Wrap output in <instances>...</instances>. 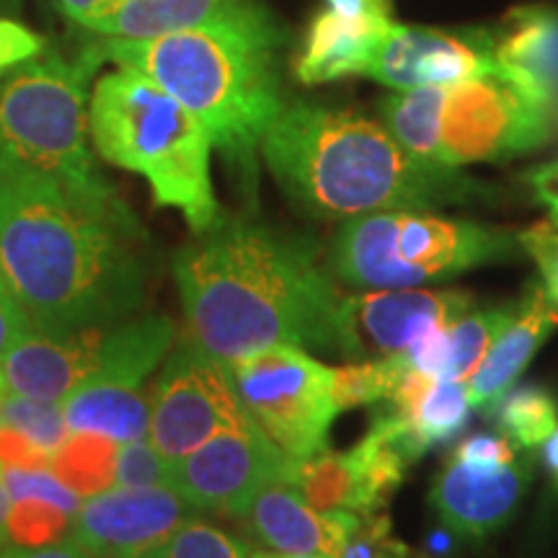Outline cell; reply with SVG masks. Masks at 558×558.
Wrapping results in <instances>:
<instances>
[{"mask_svg": "<svg viewBox=\"0 0 558 558\" xmlns=\"http://www.w3.org/2000/svg\"><path fill=\"white\" fill-rule=\"evenodd\" d=\"M120 194L88 197L0 158V279L34 331L62 337L135 316L148 269Z\"/></svg>", "mask_w": 558, "mask_h": 558, "instance_id": "cell-1", "label": "cell"}, {"mask_svg": "<svg viewBox=\"0 0 558 558\" xmlns=\"http://www.w3.org/2000/svg\"><path fill=\"white\" fill-rule=\"evenodd\" d=\"M173 277L186 337L226 365L279 344L337 352V277L308 235L222 218L173 256Z\"/></svg>", "mask_w": 558, "mask_h": 558, "instance_id": "cell-2", "label": "cell"}, {"mask_svg": "<svg viewBox=\"0 0 558 558\" xmlns=\"http://www.w3.org/2000/svg\"><path fill=\"white\" fill-rule=\"evenodd\" d=\"M282 192L318 220L386 209H435L473 199L481 184L458 169L418 160L386 124L352 109L284 104L262 140Z\"/></svg>", "mask_w": 558, "mask_h": 558, "instance_id": "cell-3", "label": "cell"}, {"mask_svg": "<svg viewBox=\"0 0 558 558\" xmlns=\"http://www.w3.org/2000/svg\"><path fill=\"white\" fill-rule=\"evenodd\" d=\"M101 58L148 75L205 124L213 148L256 179L262 140L282 111L277 50L282 32L259 3L220 24L156 39L96 41Z\"/></svg>", "mask_w": 558, "mask_h": 558, "instance_id": "cell-4", "label": "cell"}, {"mask_svg": "<svg viewBox=\"0 0 558 558\" xmlns=\"http://www.w3.org/2000/svg\"><path fill=\"white\" fill-rule=\"evenodd\" d=\"M88 132L101 158L148 181L153 202L179 209L194 235L222 220L205 124L148 75L132 68L101 75L90 90Z\"/></svg>", "mask_w": 558, "mask_h": 558, "instance_id": "cell-5", "label": "cell"}, {"mask_svg": "<svg viewBox=\"0 0 558 558\" xmlns=\"http://www.w3.org/2000/svg\"><path fill=\"white\" fill-rule=\"evenodd\" d=\"M104 62L88 45L75 60L45 54L0 81V158L88 197L117 194L88 148V83Z\"/></svg>", "mask_w": 558, "mask_h": 558, "instance_id": "cell-6", "label": "cell"}, {"mask_svg": "<svg viewBox=\"0 0 558 558\" xmlns=\"http://www.w3.org/2000/svg\"><path fill=\"white\" fill-rule=\"evenodd\" d=\"M520 246L518 233L416 209H386L344 220L331 246V271L357 290H407L484 264Z\"/></svg>", "mask_w": 558, "mask_h": 558, "instance_id": "cell-7", "label": "cell"}, {"mask_svg": "<svg viewBox=\"0 0 558 558\" xmlns=\"http://www.w3.org/2000/svg\"><path fill=\"white\" fill-rule=\"evenodd\" d=\"M177 341L169 316H140L104 333L99 365L62 401L70 435H101L117 445L148 437L150 399L143 386Z\"/></svg>", "mask_w": 558, "mask_h": 558, "instance_id": "cell-8", "label": "cell"}, {"mask_svg": "<svg viewBox=\"0 0 558 558\" xmlns=\"http://www.w3.org/2000/svg\"><path fill=\"white\" fill-rule=\"evenodd\" d=\"M554 140L538 96L507 70L439 86L435 160L448 169L522 156Z\"/></svg>", "mask_w": 558, "mask_h": 558, "instance_id": "cell-9", "label": "cell"}, {"mask_svg": "<svg viewBox=\"0 0 558 558\" xmlns=\"http://www.w3.org/2000/svg\"><path fill=\"white\" fill-rule=\"evenodd\" d=\"M230 380L251 422L290 458L326 450L341 411L331 390V367L305 349L279 344L228 362Z\"/></svg>", "mask_w": 558, "mask_h": 558, "instance_id": "cell-10", "label": "cell"}, {"mask_svg": "<svg viewBox=\"0 0 558 558\" xmlns=\"http://www.w3.org/2000/svg\"><path fill=\"white\" fill-rule=\"evenodd\" d=\"M148 437L171 463L222 432L248 427L228 365L186 337L166 354L150 393Z\"/></svg>", "mask_w": 558, "mask_h": 558, "instance_id": "cell-11", "label": "cell"}, {"mask_svg": "<svg viewBox=\"0 0 558 558\" xmlns=\"http://www.w3.org/2000/svg\"><path fill=\"white\" fill-rule=\"evenodd\" d=\"M473 308L463 290H367L341 298L337 352L354 362L403 357L418 339L456 324Z\"/></svg>", "mask_w": 558, "mask_h": 558, "instance_id": "cell-12", "label": "cell"}, {"mask_svg": "<svg viewBox=\"0 0 558 558\" xmlns=\"http://www.w3.org/2000/svg\"><path fill=\"white\" fill-rule=\"evenodd\" d=\"M295 458L264 435L254 422L222 432L173 463L171 486L199 512L241 518L264 484L292 478Z\"/></svg>", "mask_w": 558, "mask_h": 558, "instance_id": "cell-13", "label": "cell"}, {"mask_svg": "<svg viewBox=\"0 0 558 558\" xmlns=\"http://www.w3.org/2000/svg\"><path fill=\"white\" fill-rule=\"evenodd\" d=\"M499 70L494 29L460 26L390 24L383 34L365 75L393 90L452 86Z\"/></svg>", "mask_w": 558, "mask_h": 558, "instance_id": "cell-14", "label": "cell"}, {"mask_svg": "<svg viewBox=\"0 0 558 558\" xmlns=\"http://www.w3.org/2000/svg\"><path fill=\"white\" fill-rule=\"evenodd\" d=\"M197 512L173 486H109L81 501L68 538L96 558H137Z\"/></svg>", "mask_w": 558, "mask_h": 558, "instance_id": "cell-15", "label": "cell"}, {"mask_svg": "<svg viewBox=\"0 0 558 558\" xmlns=\"http://www.w3.org/2000/svg\"><path fill=\"white\" fill-rule=\"evenodd\" d=\"M530 484L527 463L469 465L448 460L435 478L429 501L439 522L458 538L478 541L497 533L518 512Z\"/></svg>", "mask_w": 558, "mask_h": 558, "instance_id": "cell-16", "label": "cell"}, {"mask_svg": "<svg viewBox=\"0 0 558 558\" xmlns=\"http://www.w3.org/2000/svg\"><path fill=\"white\" fill-rule=\"evenodd\" d=\"M239 520L262 548L333 558L352 525L354 512H320L305 501L292 481L275 478L254 494Z\"/></svg>", "mask_w": 558, "mask_h": 558, "instance_id": "cell-17", "label": "cell"}, {"mask_svg": "<svg viewBox=\"0 0 558 558\" xmlns=\"http://www.w3.org/2000/svg\"><path fill=\"white\" fill-rule=\"evenodd\" d=\"M104 333L107 329L62 333V337L32 331L0 360L5 393L62 403L70 390L81 386L90 369L99 365Z\"/></svg>", "mask_w": 558, "mask_h": 558, "instance_id": "cell-18", "label": "cell"}, {"mask_svg": "<svg viewBox=\"0 0 558 558\" xmlns=\"http://www.w3.org/2000/svg\"><path fill=\"white\" fill-rule=\"evenodd\" d=\"M558 326V305L548 298L543 284H530L525 298L518 300V311L501 333L488 347L469 388L471 407L492 418L499 401L512 390L514 380L525 373L535 352L546 344V339Z\"/></svg>", "mask_w": 558, "mask_h": 558, "instance_id": "cell-19", "label": "cell"}, {"mask_svg": "<svg viewBox=\"0 0 558 558\" xmlns=\"http://www.w3.org/2000/svg\"><path fill=\"white\" fill-rule=\"evenodd\" d=\"M499 68L533 90L558 135V11L520 5L494 29Z\"/></svg>", "mask_w": 558, "mask_h": 558, "instance_id": "cell-20", "label": "cell"}, {"mask_svg": "<svg viewBox=\"0 0 558 558\" xmlns=\"http://www.w3.org/2000/svg\"><path fill=\"white\" fill-rule=\"evenodd\" d=\"M254 5V0H109L83 26L107 39L143 41L220 24Z\"/></svg>", "mask_w": 558, "mask_h": 558, "instance_id": "cell-21", "label": "cell"}, {"mask_svg": "<svg viewBox=\"0 0 558 558\" xmlns=\"http://www.w3.org/2000/svg\"><path fill=\"white\" fill-rule=\"evenodd\" d=\"M514 311H518V303H501L486 311L465 313L456 324L418 339L403 354V360L411 369L429 375V378L469 383L484 362L488 347L512 320Z\"/></svg>", "mask_w": 558, "mask_h": 558, "instance_id": "cell-22", "label": "cell"}, {"mask_svg": "<svg viewBox=\"0 0 558 558\" xmlns=\"http://www.w3.org/2000/svg\"><path fill=\"white\" fill-rule=\"evenodd\" d=\"M388 26L362 24L347 19L326 5L311 29L305 34L303 50L298 54L295 75L305 86L347 78V75H365V68L373 58L375 47Z\"/></svg>", "mask_w": 558, "mask_h": 558, "instance_id": "cell-23", "label": "cell"}, {"mask_svg": "<svg viewBox=\"0 0 558 558\" xmlns=\"http://www.w3.org/2000/svg\"><path fill=\"white\" fill-rule=\"evenodd\" d=\"M292 484L311 507L320 512L347 509V512H378L386 509L388 497L375 481L373 471L357 450L333 452L320 450L316 456L298 460Z\"/></svg>", "mask_w": 558, "mask_h": 558, "instance_id": "cell-24", "label": "cell"}, {"mask_svg": "<svg viewBox=\"0 0 558 558\" xmlns=\"http://www.w3.org/2000/svg\"><path fill=\"white\" fill-rule=\"evenodd\" d=\"M388 407L403 418L424 450L456 437L469 424L473 409L465 383L429 378L416 369L403 375Z\"/></svg>", "mask_w": 558, "mask_h": 558, "instance_id": "cell-25", "label": "cell"}, {"mask_svg": "<svg viewBox=\"0 0 558 558\" xmlns=\"http://www.w3.org/2000/svg\"><path fill=\"white\" fill-rule=\"evenodd\" d=\"M117 450H120V445L114 439L78 432V435H70L68 442L58 450L52 460V471L75 494L90 497V494L114 486Z\"/></svg>", "mask_w": 558, "mask_h": 558, "instance_id": "cell-26", "label": "cell"}, {"mask_svg": "<svg viewBox=\"0 0 558 558\" xmlns=\"http://www.w3.org/2000/svg\"><path fill=\"white\" fill-rule=\"evenodd\" d=\"M492 418H497L507 439H512L520 448L533 450L541 448L558 429V407L546 388L520 386L499 401Z\"/></svg>", "mask_w": 558, "mask_h": 558, "instance_id": "cell-27", "label": "cell"}, {"mask_svg": "<svg viewBox=\"0 0 558 558\" xmlns=\"http://www.w3.org/2000/svg\"><path fill=\"white\" fill-rule=\"evenodd\" d=\"M409 369L411 367L403 357L349 362V365L331 367V390L337 409L344 411L388 401Z\"/></svg>", "mask_w": 558, "mask_h": 558, "instance_id": "cell-28", "label": "cell"}, {"mask_svg": "<svg viewBox=\"0 0 558 558\" xmlns=\"http://www.w3.org/2000/svg\"><path fill=\"white\" fill-rule=\"evenodd\" d=\"M0 424L21 432L37 448L50 452L52 460L70 437L62 403L34 401L16 393H5L0 401Z\"/></svg>", "mask_w": 558, "mask_h": 558, "instance_id": "cell-29", "label": "cell"}, {"mask_svg": "<svg viewBox=\"0 0 558 558\" xmlns=\"http://www.w3.org/2000/svg\"><path fill=\"white\" fill-rule=\"evenodd\" d=\"M248 550L239 535L192 518L137 558H248Z\"/></svg>", "mask_w": 558, "mask_h": 558, "instance_id": "cell-30", "label": "cell"}, {"mask_svg": "<svg viewBox=\"0 0 558 558\" xmlns=\"http://www.w3.org/2000/svg\"><path fill=\"white\" fill-rule=\"evenodd\" d=\"M73 514L39 499H19L11 505L9 538L13 546H50L68 538Z\"/></svg>", "mask_w": 558, "mask_h": 558, "instance_id": "cell-31", "label": "cell"}, {"mask_svg": "<svg viewBox=\"0 0 558 558\" xmlns=\"http://www.w3.org/2000/svg\"><path fill=\"white\" fill-rule=\"evenodd\" d=\"M333 558H416V554L396 538L390 518L378 509V512H354L352 525Z\"/></svg>", "mask_w": 558, "mask_h": 558, "instance_id": "cell-32", "label": "cell"}, {"mask_svg": "<svg viewBox=\"0 0 558 558\" xmlns=\"http://www.w3.org/2000/svg\"><path fill=\"white\" fill-rule=\"evenodd\" d=\"M173 463L150 437L130 439L117 450L114 486H171Z\"/></svg>", "mask_w": 558, "mask_h": 558, "instance_id": "cell-33", "label": "cell"}, {"mask_svg": "<svg viewBox=\"0 0 558 558\" xmlns=\"http://www.w3.org/2000/svg\"><path fill=\"white\" fill-rule=\"evenodd\" d=\"M0 481L9 488L11 501H50V505H58L70 514L78 512L83 501L81 494H75L52 469H3V465H0Z\"/></svg>", "mask_w": 558, "mask_h": 558, "instance_id": "cell-34", "label": "cell"}, {"mask_svg": "<svg viewBox=\"0 0 558 558\" xmlns=\"http://www.w3.org/2000/svg\"><path fill=\"white\" fill-rule=\"evenodd\" d=\"M520 248L530 254V259L538 264L543 288L548 298L558 305V230L548 226H535L518 233Z\"/></svg>", "mask_w": 558, "mask_h": 558, "instance_id": "cell-35", "label": "cell"}, {"mask_svg": "<svg viewBox=\"0 0 558 558\" xmlns=\"http://www.w3.org/2000/svg\"><path fill=\"white\" fill-rule=\"evenodd\" d=\"M41 50H45V41L37 32L19 21L0 19V81L24 62L39 58Z\"/></svg>", "mask_w": 558, "mask_h": 558, "instance_id": "cell-36", "label": "cell"}, {"mask_svg": "<svg viewBox=\"0 0 558 558\" xmlns=\"http://www.w3.org/2000/svg\"><path fill=\"white\" fill-rule=\"evenodd\" d=\"M452 460L469 465H509L518 460V448H514L512 439L499 437V435H471L463 442L456 445L452 450Z\"/></svg>", "mask_w": 558, "mask_h": 558, "instance_id": "cell-37", "label": "cell"}, {"mask_svg": "<svg viewBox=\"0 0 558 558\" xmlns=\"http://www.w3.org/2000/svg\"><path fill=\"white\" fill-rule=\"evenodd\" d=\"M0 465L3 469H52V456L21 432L0 424Z\"/></svg>", "mask_w": 558, "mask_h": 558, "instance_id": "cell-38", "label": "cell"}, {"mask_svg": "<svg viewBox=\"0 0 558 558\" xmlns=\"http://www.w3.org/2000/svg\"><path fill=\"white\" fill-rule=\"evenodd\" d=\"M32 331V320L26 318V313L21 311L16 298L11 295V290L5 288V282L0 279V360H3L21 339L29 337Z\"/></svg>", "mask_w": 558, "mask_h": 558, "instance_id": "cell-39", "label": "cell"}, {"mask_svg": "<svg viewBox=\"0 0 558 558\" xmlns=\"http://www.w3.org/2000/svg\"><path fill=\"white\" fill-rule=\"evenodd\" d=\"M525 181L533 197L546 207L550 228L558 230V160L541 163L525 173Z\"/></svg>", "mask_w": 558, "mask_h": 558, "instance_id": "cell-40", "label": "cell"}, {"mask_svg": "<svg viewBox=\"0 0 558 558\" xmlns=\"http://www.w3.org/2000/svg\"><path fill=\"white\" fill-rule=\"evenodd\" d=\"M329 9H333L341 16L362 21V24L373 26H390V0H329Z\"/></svg>", "mask_w": 558, "mask_h": 558, "instance_id": "cell-41", "label": "cell"}, {"mask_svg": "<svg viewBox=\"0 0 558 558\" xmlns=\"http://www.w3.org/2000/svg\"><path fill=\"white\" fill-rule=\"evenodd\" d=\"M0 558H96L94 554H88L86 548H81L78 543H73L70 538H62L58 543H50V546H5L0 550Z\"/></svg>", "mask_w": 558, "mask_h": 558, "instance_id": "cell-42", "label": "cell"}, {"mask_svg": "<svg viewBox=\"0 0 558 558\" xmlns=\"http://www.w3.org/2000/svg\"><path fill=\"white\" fill-rule=\"evenodd\" d=\"M107 3L109 0H60L62 11H65L73 21H78L81 26L86 24L90 16H96Z\"/></svg>", "mask_w": 558, "mask_h": 558, "instance_id": "cell-43", "label": "cell"}, {"mask_svg": "<svg viewBox=\"0 0 558 558\" xmlns=\"http://www.w3.org/2000/svg\"><path fill=\"white\" fill-rule=\"evenodd\" d=\"M456 538L458 535L452 533L450 527H435L432 533L427 535V550L435 558H448L452 556V550H456Z\"/></svg>", "mask_w": 558, "mask_h": 558, "instance_id": "cell-44", "label": "cell"}, {"mask_svg": "<svg viewBox=\"0 0 558 558\" xmlns=\"http://www.w3.org/2000/svg\"><path fill=\"white\" fill-rule=\"evenodd\" d=\"M11 494L9 488L3 486V481H0V550L5 546H11V538H9V514H11Z\"/></svg>", "mask_w": 558, "mask_h": 558, "instance_id": "cell-45", "label": "cell"}, {"mask_svg": "<svg viewBox=\"0 0 558 558\" xmlns=\"http://www.w3.org/2000/svg\"><path fill=\"white\" fill-rule=\"evenodd\" d=\"M541 448H543V463H546L550 476H554V481L558 484V429L541 445Z\"/></svg>", "mask_w": 558, "mask_h": 558, "instance_id": "cell-46", "label": "cell"}, {"mask_svg": "<svg viewBox=\"0 0 558 558\" xmlns=\"http://www.w3.org/2000/svg\"><path fill=\"white\" fill-rule=\"evenodd\" d=\"M248 558H329L320 554H284V550H271V548H251Z\"/></svg>", "mask_w": 558, "mask_h": 558, "instance_id": "cell-47", "label": "cell"}, {"mask_svg": "<svg viewBox=\"0 0 558 558\" xmlns=\"http://www.w3.org/2000/svg\"><path fill=\"white\" fill-rule=\"evenodd\" d=\"M3 396H5V386H3V378H0V401H3Z\"/></svg>", "mask_w": 558, "mask_h": 558, "instance_id": "cell-48", "label": "cell"}]
</instances>
